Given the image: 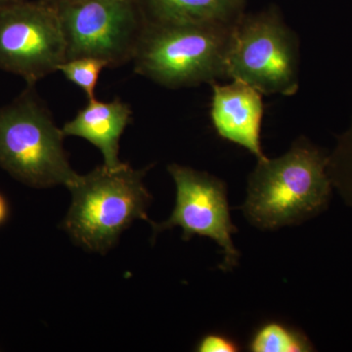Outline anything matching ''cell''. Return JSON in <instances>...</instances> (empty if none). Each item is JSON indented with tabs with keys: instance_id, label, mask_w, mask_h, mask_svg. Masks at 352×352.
I'll list each match as a JSON object with an SVG mask.
<instances>
[{
	"instance_id": "16",
	"label": "cell",
	"mask_w": 352,
	"mask_h": 352,
	"mask_svg": "<svg viewBox=\"0 0 352 352\" xmlns=\"http://www.w3.org/2000/svg\"><path fill=\"white\" fill-rule=\"evenodd\" d=\"M9 208L8 204L3 196L0 194V226L6 221L8 217Z\"/></svg>"
},
{
	"instance_id": "11",
	"label": "cell",
	"mask_w": 352,
	"mask_h": 352,
	"mask_svg": "<svg viewBox=\"0 0 352 352\" xmlns=\"http://www.w3.org/2000/svg\"><path fill=\"white\" fill-rule=\"evenodd\" d=\"M147 20L234 25L244 15V0H140Z\"/></svg>"
},
{
	"instance_id": "12",
	"label": "cell",
	"mask_w": 352,
	"mask_h": 352,
	"mask_svg": "<svg viewBox=\"0 0 352 352\" xmlns=\"http://www.w3.org/2000/svg\"><path fill=\"white\" fill-rule=\"evenodd\" d=\"M252 352H310L314 346L298 329L279 321H267L256 329L249 340Z\"/></svg>"
},
{
	"instance_id": "18",
	"label": "cell",
	"mask_w": 352,
	"mask_h": 352,
	"mask_svg": "<svg viewBox=\"0 0 352 352\" xmlns=\"http://www.w3.org/2000/svg\"><path fill=\"white\" fill-rule=\"evenodd\" d=\"M16 1H19V0H0V7L8 6V4L14 3Z\"/></svg>"
},
{
	"instance_id": "1",
	"label": "cell",
	"mask_w": 352,
	"mask_h": 352,
	"mask_svg": "<svg viewBox=\"0 0 352 352\" xmlns=\"http://www.w3.org/2000/svg\"><path fill=\"white\" fill-rule=\"evenodd\" d=\"M333 190L328 154L300 138L283 156L258 160L241 208L252 226L277 230L302 223L327 210Z\"/></svg>"
},
{
	"instance_id": "15",
	"label": "cell",
	"mask_w": 352,
	"mask_h": 352,
	"mask_svg": "<svg viewBox=\"0 0 352 352\" xmlns=\"http://www.w3.org/2000/svg\"><path fill=\"white\" fill-rule=\"evenodd\" d=\"M239 349L236 340L220 333H208L197 344L199 352H236L239 351Z\"/></svg>"
},
{
	"instance_id": "6",
	"label": "cell",
	"mask_w": 352,
	"mask_h": 352,
	"mask_svg": "<svg viewBox=\"0 0 352 352\" xmlns=\"http://www.w3.org/2000/svg\"><path fill=\"white\" fill-rule=\"evenodd\" d=\"M56 9L67 60L99 58L109 67L131 62L147 24L140 0H78Z\"/></svg>"
},
{
	"instance_id": "9",
	"label": "cell",
	"mask_w": 352,
	"mask_h": 352,
	"mask_svg": "<svg viewBox=\"0 0 352 352\" xmlns=\"http://www.w3.org/2000/svg\"><path fill=\"white\" fill-rule=\"evenodd\" d=\"M210 119L220 138L245 148L263 160L261 124L263 94L247 83L234 80L227 85L212 82Z\"/></svg>"
},
{
	"instance_id": "4",
	"label": "cell",
	"mask_w": 352,
	"mask_h": 352,
	"mask_svg": "<svg viewBox=\"0 0 352 352\" xmlns=\"http://www.w3.org/2000/svg\"><path fill=\"white\" fill-rule=\"evenodd\" d=\"M64 138L36 85H27L17 98L0 107V168L28 186L69 188L78 179Z\"/></svg>"
},
{
	"instance_id": "17",
	"label": "cell",
	"mask_w": 352,
	"mask_h": 352,
	"mask_svg": "<svg viewBox=\"0 0 352 352\" xmlns=\"http://www.w3.org/2000/svg\"><path fill=\"white\" fill-rule=\"evenodd\" d=\"M41 1L45 2V3L50 4V6L55 7H60L65 6V4L72 3V2L78 1V0H41Z\"/></svg>"
},
{
	"instance_id": "7",
	"label": "cell",
	"mask_w": 352,
	"mask_h": 352,
	"mask_svg": "<svg viewBox=\"0 0 352 352\" xmlns=\"http://www.w3.org/2000/svg\"><path fill=\"white\" fill-rule=\"evenodd\" d=\"M67 60L59 14L43 1L0 7V69L36 85Z\"/></svg>"
},
{
	"instance_id": "3",
	"label": "cell",
	"mask_w": 352,
	"mask_h": 352,
	"mask_svg": "<svg viewBox=\"0 0 352 352\" xmlns=\"http://www.w3.org/2000/svg\"><path fill=\"white\" fill-rule=\"evenodd\" d=\"M147 170L124 163L110 170L103 164L78 175L68 188L72 204L63 222L72 239L89 251L106 254L134 220L150 221L147 208L152 198L143 182Z\"/></svg>"
},
{
	"instance_id": "8",
	"label": "cell",
	"mask_w": 352,
	"mask_h": 352,
	"mask_svg": "<svg viewBox=\"0 0 352 352\" xmlns=\"http://www.w3.org/2000/svg\"><path fill=\"white\" fill-rule=\"evenodd\" d=\"M168 170L175 183V206L166 221H151L153 239L157 233L176 226L182 229L183 240H191L194 236L210 238L222 249L224 258L220 270H233L238 265L240 252L233 244L232 235L237 228L231 220L226 183L180 164H170Z\"/></svg>"
},
{
	"instance_id": "2",
	"label": "cell",
	"mask_w": 352,
	"mask_h": 352,
	"mask_svg": "<svg viewBox=\"0 0 352 352\" xmlns=\"http://www.w3.org/2000/svg\"><path fill=\"white\" fill-rule=\"evenodd\" d=\"M234 25L147 20L132 59L134 69L173 89L212 85L226 78Z\"/></svg>"
},
{
	"instance_id": "13",
	"label": "cell",
	"mask_w": 352,
	"mask_h": 352,
	"mask_svg": "<svg viewBox=\"0 0 352 352\" xmlns=\"http://www.w3.org/2000/svg\"><path fill=\"white\" fill-rule=\"evenodd\" d=\"M328 175L333 189L352 208V117L349 127L338 138L335 148L328 155Z\"/></svg>"
},
{
	"instance_id": "14",
	"label": "cell",
	"mask_w": 352,
	"mask_h": 352,
	"mask_svg": "<svg viewBox=\"0 0 352 352\" xmlns=\"http://www.w3.org/2000/svg\"><path fill=\"white\" fill-rule=\"evenodd\" d=\"M108 67L107 62L99 58L80 57L66 60L60 65L58 72H61L69 82L82 88L89 101L96 98L95 90L99 76Z\"/></svg>"
},
{
	"instance_id": "10",
	"label": "cell",
	"mask_w": 352,
	"mask_h": 352,
	"mask_svg": "<svg viewBox=\"0 0 352 352\" xmlns=\"http://www.w3.org/2000/svg\"><path fill=\"white\" fill-rule=\"evenodd\" d=\"M132 110L129 104L119 98L113 101H88L73 120L62 127L64 136L85 139L98 148L104 166L110 170L120 168V140L126 126L131 124Z\"/></svg>"
},
{
	"instance_id": "5",
	"label": "cell",
	"mask_w": 352,
	"mask_h": 352,
	"mask_svg": "<svg viewBox=\"0 0 352 352\" xmlns=\"http://www.w3.org/2000/svg\"><path fill=\"white\" fill-rule=\"evenodd\" d=\"M300 41L274 7L242 16L234 25L226 78L263 95L293 96L300 88Z\"/></svg>"
}]
</instances>
